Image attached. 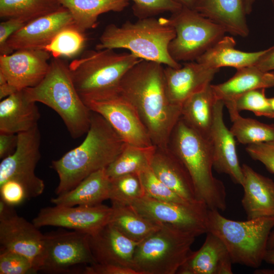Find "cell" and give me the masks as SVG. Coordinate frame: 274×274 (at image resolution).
<instances>
[{
    "instance_id": "ba28073f",
    "label": "cell",
    "mask_w": 274,
    "mask_h": 274,
    "mask_svg": "<svg viewBox=\"0 0 274 274\" xmlns=\"http://www.w3.org/2000/svg\"><path fill=\"white\" fill-rule=\"evenodd\" d=\"M192 233L169 226L160 228L140 242L133 268L138 274H175L185 262L195 239Z\"/></svg>"
},
{
    "instance_id": "d4e9b609",
    "label": "cell",
    "mask_w": 274,
    "mask_h": 274,
    "mask_svg": "<svg viewBox=\"0 0 274 274\" xmlns=\"http://www.w3.org/2000/svg\"><path fill=\"white\" fill-rule=\"evenodd\" d=\"M193 9L226 32L242 37L249 35L245 0H198Z\"/></svg>"
},
{
    "instance_id": "11a10c76",
    "label": "cell",
    "mask_w": 274,
    "mask_h": 274,
    "mask_svg": "<svg viewBox=\"0 0 274 274\" xmlns=\"http://www.w3.org/2000/svg\"><path fill=\"white\" fill-rule=\"evenodd\" d=\"M268 100H269L270 107L274 113V97L268 98Z\"/></svg>"
},
{
    "instance_id": "d590c367",
    "label": "cell",
    "mask_w": 274,
    "mask_h": 274,
    "mask_svg": "<svg viewBox=\"0 0 274 274\" xmlns=\"http://www.w3.org/2000/svg\"><path fill=\"white\" fill-rule=\"evenodd\" d=\"M145 195L137 174L125 175L111 179L109 199L112 203L129 206Z\"/></svg>"
},
{
    "instance_id": "44dd1931",
    "label": "cell",
    "mask_w": 274,
    "mask_h": 274,
    "mask_svg": "<svg viewBox=\"0 0 274 274\" xmlns=\"http://www.w3.org/2000/svg\"><path fill=\"white\" fill-rule=\"evenodd\" d=\"M150 166L155 176L179 195L193 203L202 202L197 196L188 170L167 147L156 146Z\"/></svg>"
},
{
    "instance_id": "8d00e7d4",
    "label": "cell",
    "mask_w": 274,
    "mask_h": 274,
    "mask_svg": "<svg viewBox=\"0 0 274 274\" xmlns=\"http://www.w3.org/2000/svg\"><path fill=\"white\" fill-rule=\"evenodd\" d=\"M264 88L257 89L244 93L226 107L228 110L237 111L246 110L252 112L258 116L274 118V113L270 107L268 98L266 97Z\"/></svg>"
},
{
    "instance_id": "f35d334b",
    "label": "cell",
    "mask_w": 274,
    "mask_h": 274,
    "mask_svg": "<svg viewBox=\"0 0 274 274\" xmlns=\"http://www.w3.org/2000/svg\"><path fill=\"white\" fill-rule=\"evenodd\" d=\"M39 272L25 256L3 247L0 248V274H33Z\"/></svg>"
},
{
    "instance_id": "7c38bea8",
    "label": "cell",
    "mask_w": 274,
    "mask_h": 274,
    "mask_svg": "<svg viewBox=\"0 0 274 274\" xmlns=\"http://www.w3.org/2000/svg\"><path fill=\"white\" fill-rule=\"evenodd\" d=\"M136 212L160 225L193 233H207L208 208L204 202L183 204L155 199L147 195L129 205Z\"/></svg>"
},
{
    "instance_id": "ee69618b",
    "label": "cell",
    "mask_w": 274,
    "mask_h": 274,
    "mask_svg": "<svg viewBox=\"0 0 274 274\" xmlns=\"http://www.w3.org/2000/svg\"><path fill=\"white\" fill-rule=\"evenodd\" d=\"M27 22L18 18H11L6 19L0 23V55L5 50L6 43L10 37L19 30Z\"/></svg>"
},
{
    "instance_id": "d6986e66",
    "label": "cell",
    "mask_w": 274,
    "mask_h": 274,
    "mask_svg": "<svg viewBox=\"0 0 274 274\" xmlns=\"http://www.w3.org/2000/svg\"><path fill=\"white\" fill-rule=\"evenodd\" d=\"M223 102L218 99L210 140L213 151V168L219 173L228 175L234 183L242 185L243 173L238 158L235 137L223 120Z\"/></svg>"
},
{
    "instance_id": "7bdbcfd3",
    "label": "cell",
    "mask_w": 274,
    "mask_h": 274,
    "mask_svg": "<svg viewBox=\"0 0 274 274\" xmlns=\"http://www.w3.org/2000/svg\"><path fill=\"white\" fill-rule=\"evenodd\" d=\"M83 274H138L133 268L111 264L96 263L85 266Z\"/></svg>"
},
{
    "instance_id": "d6a6232c",
    "label": "cell",
    "mask_w": 274,
    "mask_h": 274,
    "mask_svg": "<svg viewBox=\"0 0 274 274\" xmlns=\"http://www.w3.org/2000/svg\"><path fill=\"white\" fill-rule=\"evenodd\" d=\"M232 125L230 130L237 141L244 145L274 143V124L244 118L235 110L228 111Z\"/></svg>"
},
{
    "instance_id": "816d5d0a",
    "label": "cell",
    "mask_w": 274,
    "mask_h": 274,
    "mask_svg": "<svg viewBox=\"0 0 274 274\" xmlns=\"http://www.w3.org/2000/svg\"><path fill=\"white\" fill-rule=\"evenodd\" d=\"M273 1V0H271ZM255 0H245V9L247 14H250L252 10L253 4Z\"/></svg>"
},
{
    "instance_id": "4fadbf2b",
    "label": "cell",
    "mask_w": 274,
    "mask_h": 274,
    "mask_svg": "<svg viewBox=\"0 0 274 274\" xmlns=\"http://www.w3.org/2000/svg\"><path fill=\"white\" fill-rule=\"evenodd\" d=\"M112 212L111 207L102 204L95 206L54 205L41 209L32 222L39 228L55 226L92 235L109 223Z\"/></svg>"
},
{
    "instance_id": "e0dca14e",
    "label": "cell",
    "mask_w": 274,
    "mask_h": 274,
    "mask_svg": "<svg viewBox=\"0 0 274 274\" xmlns=\"http://www.w3.org/2000/svg\"><path fill=\"white\" fill-rule=\"evenodd\" d=\"M1 247L29 259L39 271L44 257V234L32 222L17 214L0 220Z\"/></svg>"
},
{
    "instance_id": "5bb4252c",
    "label": "cell",
    "mask_w": 274,
    "mask_h": 274,
    "mask_svg": "<svg viewBox=\"0 0 274 274\" xmlns=\"http://www.w3.org/2000/svg\"><path fill=\"white\" fill-rule=\"evenodd\" d=\"M85 104L91 111L104 118L127 144L139 147L154 145L135 108L119 94Z\"/></svg>"
},
{
    "instance_id": "60d3db41",
    "label": "cell",
    "mask_w": 274,
    "mask_h": 274,
    "mask_svg": "<svg viewBox=\"0 0 274 274\" xmlns=\"http://www.w3.org/2000/svg\"><path fill=\"white\" fill-rule=\"evenodd\" d=\"M1 199L15 207L30 199L25 188L20 183L9 180L0 184Z\"/></svg>"
},
{
    "instance_id": "836d02e7",
    "label": "cell",
    "mask_w": 274,
    "mask_h": 274,
    "mask_svg": "<svg viewBox=\"0 0 274 274\" xmlns=\"http://www.w3.org/2000/svg\"><path fill=\"white\" fill-rule=\"evenodd\" d=\"M62 7L58 0H0V17L20 18L27 23Z\"/></svg>"
},
{
    "instance_id": "7dc6e473",
    "label": "cell",
    "mask_w": 274,
    "mask_h": 274,
    "mask_svg": "<svg viewBox=\"0 0 274 274\" xmlns=\"http://www.w3.org/2000/svg\"><path fill=\"white\" fill-rule=\"evenodd\" d=\"M18 91L9 84L4 76L0 73V99L2 100Z\"/></svg>"
},
{
    "instance_id": "8992f818",
    "label": "cell",
    "mask_w": 274,
    "mask_h": 274,
    "mask_svg": "<svg viewBox=\"0 0 274 274\" xmlns=\"http://www.w3.org/2000/svg\"><path fill=\"white\" fill-rule=\"evenodd\" d=\"M24 91L29 100L42 103L55 111L73 139L87 132L91 111L78 94L68 65L60 58L53 57L47 74L38 85Z\"/></svg>"
},
{
    "instance_id": "f546056e",
    "label": "cell",
    "mask_w": 274,
    "mask_h": 274,
    "mask_svg": "<svg viewBox=\"0 0 274 274\" xmlns=\"http://www.w3.org/2000/svg\"><path fill=\"white\" fill-rule=\"evenodd\" d=\"M70 12L74 25L84 32L96 26L98 16L109 12H119L129 5V0H58Z\"/></svg>"
},
{
    "instance_id": "bcb514c9",
    "label": "cell",
    "mask_w": 274,
    "mask_h": 274,
    "mask_svg": "<svg viewBox=\"0 0 274 274\" xmlns=\"http://www.w3.org/2000/svg\"><path fill=\"white\" fill-rule=\"evenodd\" d=\"M255 65L264 72H271L274 70V46L269 48V51Z\"/></svg>"
},
{
    "instance_id": "2e32d148",
    "label": "cell",
    "mask_w": 274,
    "mask_h": 274,
    "mask_svg": "<svg viewBox=\"0 0 274 274\" xmlns=\"http://www.w3.org/2000/svg\"><path fill=\"white\" fill-rule=\"evenodd\" d=\"M74 24L70 12L62 7L27 22L10 37L1 55L20 49H44L61 30Z\"/></svg>"
},
{
    "instance_id": "ab89813d",
    "label": "cell",
    "mask_w": 274,
    "mask_h": 274,
    "mask_svg": "<svg viewBox=\"0 0 274 274\" xmlns=\"http://www.w3.org/2000/svg\"><path fill=\"white\" fill-rule=\"evenodd\" d=\"M133 2V15L138 19L155 17L159 14L175 13L183 7L176 0H129Z\"/></svg>"
},
{
    "instance_id": "4316f807",
    "label": "cell",
    "mask_w": 274,
    "mask_h": 274,
    "mask_svg": "<svg viewBox=\"0 0 274 274\" xmlns=\"http://www.w3.org/2000/svg\"><path fill=\"white\" fill-rule=\"evenodd\" d=\"M111 179L106 168L97 170L81 181L76 187L51 199L54 205L95 206L109 198Z\"/></svg>"
},
{
    "instance_id": "3957f363",
    "label": "cell",
    "mask_w": 274,
    "mask_h": 274,
    "mask_svg": "<svg viewBox=\"0 0 274 274\" xmlns=\"http://www.w3.org/2000/svg\"><path fill=\"white\" fill-rule=\"evenodd\" d=\"M167 147L188 170L198 199L209 209L224 211L227 207L226 189L212 172L213 151L210 140L192 129L180 118Z\"/></svg>"
},
{
    "instance_id": "f907efd6",
    "label": "cell",
    "mask_w": 274,
    "mask_h": 274,
    "mask_svg": "<svg viewBox=\"0 0 274 274\" xmlns=\"http://www.w3.org/2000/svg\"><path fill=\"white\" fill-rule=\"evenodd\" d=\"M183 7L193 9L198 0H176Z\"/></svg>"
},
{
    "instance_id": "6da1fadb",
    "label": "cell",
    "mask_w": 274,
    "mask_h": 274,
    "mask_svg": "<svg viewBox=\"0 0 274 274\" xmlns=\"http://www.w3.org/2000/svg\"><path fill=\"white\" fill-rule=\"evenodd\" d=\"M119 94L135 108L153 145L167 147L181 107L172 104L167 96L163 64L141 60L123 76Z\"/></svg>"
},
{
    "instance_id": "c3c4849f",
    "label": "cell",
    "mask_w": 274,
    "mask_h": 274,
    "mask_svg": "<svg viewBox=\"0 0 274 274\" xmlns=\"http://www.w3.org/2000/svg\"><path fill=\"white\" fill-rule=\"evenodd\" d=\"M17 214L14 207L7 204L0 199V220L9 218Z\"/></svg>"
},
{
    "instance_id": "cb8c5ba5",
    "label": "cell",
    "mask_w": 274,
    "mask_h": 274,
    "mask_svg": "<svg viewBox=\"0 0 274 274\" xmlns=\"http://www.w3.org/2000/svg\"><path fill=\"white\" fill-rule=\"evenodd\" d=\"M36 103L27 98L24 89L2 99L0 132L18 134L38 126L40 114Z\"/></svg>"
},
{
    "instance_id": "277c9868",
    "label": "cell",
    "mask_w": 274,
    "mask_h": 274,
    "mask_svg": "<svg viewBox=\"0 0 274 274\" xmlns=\"http://www.w3.org/2000/svg\"><path fill=\"white\" fill-rule=\"evenodd\" d=\"M176 36L170 19L155 17L127 21L121 26L110 24L104 29L95 49H124L139 58L178 68L182 64L168 52Z\"/></svg>"
},
{
    "instance_id": "e575fe53",
    "label": "cell",
    "mask_w": 274,
    "mask_h": 274,
    "mask_svg": "<svg viewBox=\"0 0 274 274\" xmlns=\"http://www.w3.org/2000/svg\"><path fill=\"white\" fill-rule=\"evenodd\" d=\"M86 41L84 32L71 25L61 30L44 50L54 58L73 57L83 50Z\"/></svg>"
},
{
    "instance_id": "1f68e13d",
    "label": "cell",
    "mask_w": 274,
    "mask_h": 274,
    "mask_svg": "<svg viewBox=\"0 0 274 274\" xmlns=\"http://www.w3.org/2000/svg\"><path fill=\"white\" fill-rule=\"evenodd\" d=\"M156 146L139 147L127 144L118 157L106 168L110 179L138 174L150 166Z\"/></svg>"
},
{
    "instance_id": "ffe728a7",
    "label": "cell",
    "mask_w": 274,
    "mask_h": 274,
    "mask_svg": "<svg viewBox=\"0 0 274 274\" xmlns=\"http://www.w3.org/2000/svg\"><path fill=\"white\" fill-rule=\"evenodd\" d=\"M89 243L96 263L133 268V258L139 242L128 238L108 223L97 233L89 235Z\"/></svg>"
},
{
    "instance_id": "4dcf8cb0",
    "label": "cell",
    "mask_w": 274,
    "mask_h": 274,
    "mask_svg": "<svg viewBox=\"0 0 274 274\" xmlns=\"http://www.w3.org/2000/svg\"><path fill=\"white\" fill-rule=\"evenodd\" d=\"M110 224L128 238L140 242L161 225L141 215L129 206L112 203Z\"/></svg>"
},
{
    "instance_id": "484cf974",
    "label": "cell",
    "mask_w": 274,
    "mask_h": 274,
    "mask_svg": "<svg viewBox=\"0 0 274 274\" xmlns=\"http://www.w3.org/2000/svg\"><path fill=\"white\" fill-rule=\"evenodd\" d=\"M212 86L217 99L226 107L244 93L274 87V72L263 71L256 65L246 66L237 69L234 76L226 82Z\"/></svg>"
},
{
    "instance_id": "52a82bcc",
    "label": "cell",
    "mask_w": 274,
    "mask_h": 274,
    "mask_svg": "<svg viewBox=\"0 0 274 274\" xmlns=\"http://www.w3.org/2000/svg\"><path fill=\"white\" fill-rule=\"evenodd\" d=\"M219 211L208 209V232L224 243L232 264L258 268L267 250L268 237L274 227V216L238 221L224 217Z\"/></svg>"
},
{
    "instance_id": "f5cc1de1",
    "label": "cell",
    "mask_w": 274,
    "mask_h": 274,
    "mask_svg": "<svg viewBox=\"0 0 274 274\" xmlns=\"http://www.w3.org/2000/svg\"><path fill=\"white\" fill-rule=\"evenodd\" d=\"M256 274H274V268L273 269H259L257 268L254 271Z\"/></svg>"
},
{
    "instance_id": "f1b7e54d",
    "label": "cell",
    "mask_w": 274,
    "mask_h": 274,
    "mask_svg": "<svg viewBox=\"0 0 274 274\" xmlns=\"http://www.w3.org/2000/svg\"><path fill=\"white\" fill-rule=\"evenodd\" d=\"M217 100L210 84L183 102L180 118L192 129L210 139Z\"/></svg>"
},
{
    "instance_id": "f6af8a7d",
    "label": "cell",
    "mask_w": 274,
    "mask_h": 274,
    "mask_svg": "<svg viewBox=\"0 0 274 274\" xmlns=\"http://www.w3.org/2000/svg\"><path fill=\"white\" fill-rule=\"evenodd\" d=\"M17 134L0 132V158L13 153L17 146Z\"/></svg>"
},
{
    "instance_id": "83f0119b",
    "label": "cell",
    "mask_w": 274,
    "mask_h": 274,
    "mask_svg": "<svg viewBox=\"0 0 274 274\" xmlns=\"http://www.w3.org/2000/svg\"><path fill=\"white\" fill-rule=\"evenodd\" d=\"M235 44L232 37L224 36L196 61L211 68L232 67L237 70L256 65L269 49L247 52L236 49Z\"/></svg>"
},
{
    "instance_id": "681fc988",
    "label": "cell",
    "mask_w": 274,
    "mask_h": 274,
    "mask_svg": "<svg viewBox=\"0 0 274 274\" xmlns=\"http://www.w3.org/2000/svg\"><path fill=\"white\" fill-rule=\"evenodd\" d=\"M264 261L268 263L274 265V248L267 249Z\"/></svg>"
},
{
    "instance_id": "9c48e42d",
    "label": "cell",
    "mask_w": 274,
    "mask_h": 274,
    "mask_svg": "<svg viewBox=\"0 0 274 274\" xmlns=\"http://www.w3.org/2000/svg\"><path fill=\"white\" fill-rule=\"evenodd\" d=\"M169 19L176 36L169 44L168 52L179 63L196 61L226 32L219 25L184 7Z\"/></svg>"
},
{
    "instance_id": "db71d44e",
    "label": "cell",
    "mask_w": 274,
    "mask_h": 274,
    "mask_svg": "<svg viewBox=\"0 0 274 274\" xmlns=\"http://www.w3.org/2000/svg\"><path fill=\"white\" fill-rule=\"evenodd\" d=\"M274 248V230L271 231L268 242H267V249H270Z\"/></svg>"
},
{
    "instance_id": "b9f144b4",
    "label": "cell",
    "mask_w": 274,
    "mask_h": 274,
    "mask_svg": "<svg viewBox=\"0 0 274 274\" xmlns=\"http://www.w3.org/2000/svg\"><path fill=\"white\" fill-rule=\"evenodd\" d=\"M246 150L254 160L261 162L274 174V143H260L247 145Z\"/></svg>"
},
{
    "instance_id": "30bf717a",
    "label": "cell",
    "mask_w": 274,
    "mask_h": 274,
    "mask_svg": "<svg viewBox=\"0 0 274 274\" xmlns=\"http://www.w3.org/2000/svg\"><path fill=\"white\" fill-rule=\"evenodd\" d=\"M44 257L40 271L47 273L79 272L96 263L89 235L78 231H56L44 234Z\"/></svg>"
},
{
    "instance_id": "603a6c76",
    "label": "cell",
    "mask_w": 274,
    "mask_h": 274,
    "mask_svg": "<svg viewBox=\"0 0 274 274\" xmlns=\"http://www.w3.org/2000/svg\"><path fill=\"white\" fill-rule=\"evenodd\" d=\"M242 167L244 178L242 204L247 219L274 216V181L246 164Z\"/></svg>"
},
{
    "instance_id": "5b68a950",
    "label": "cell",
    "mask_w": 274,
    "mask_h": 274,
    "mask_svg": "<svg viewBox=\"0 0 274 274\" xmlns=\"http://www.w3.org/2000/svg\"><path fill=\"white\" fill-rule=\"evenodd\" d=\"M142 60L130 52L90 50L73 60L68 67L75 87L85 103L118 94L124 75Z\"/></svg>"
},
{
    "instance_id": "9a60e30c",
    "label": "cell",
    "mask_w": 274,
    "mask_h": 274,
    "mask_svg": "<svg viewBox=\"0 0 274 274\" xmlns=\"http://www.w3.org/2000/svg\"><path fill=\"white\" fill-rule=\"evenodd\" d=\"M50 55L44 49H20L0 55V73L18 91L35 87L48 72Z\"/></svg>"
},
{
    "instance_id": "8fae6325",
    "label": "cell",
    "mask_w": 274,
    "mask_h": 274,
    "mask_svg": "<svg viewBox=\"0 0 274 274\" xmlns=\"http://www.w3.org/2000/svg\"><path fill=\"white\" fill-rule=\"evenodd\" d=\"M14 152L0 163V184L13 180L26 189L30 199L41 195L45 189L43 180L35 174L41 158V133L38 126L17 134Z\"/></svg>"
},
{
    "instance_id": "74e56055",
    "label": "cell",
    "mask_w": 274,
    "mask_h": 274,
    "mask_svg": "<svg viewBox=\"0 0 274 274\" xmlns=\"http://www.w3.org/2000/svg\"><path fill=\"white\" fill-rule=\"evenodd\" d=\"M138 175L145 195L163 201L183 204L196 203L184 199L166 186L155 176L150 166L141 171Z\"/></svg>"
},
{
    "instance_id": "ac0fdd59",
    "label": "cell",
    "mask_w": 274,
    "mask_h": 274,
    "mask_svg": "<svg viewBox=\"0 0 274 274\" xmlns=\"http://www.w3.org/2000/svg\"><path fill=\"white\" fill-rule=\"evenodd\" d=\"M219 71L196 61L186 62L178 68L165 66L164 83L169 100L181 107L188 98L210 84Z\"/></svg>"
},
{
    "instance_id": "7a4b0ae2",
    "label": "cell",
    "mask_w": 274,
    "mask_h": 274,
    "mask_svg": "<svg viewBox=\"0 0 274 274\" xmlns=\"http://www.w3.org/2000/svg\"><path fill=\"white\" fill-rule=\"evenodd\" d=\"M86 133L80 145L52 162L51 167L59 178L57 195L73 189L91 174L106 168L127 145L104 118L93 111Z\"/></svg>"
},
{
    "instance_id": "7402d4cb",
    "label": "cell",
    "mask_w": 274,
    "mask_h": 274,
    "mask_svg": "<svg viewBox=\"0 0 274 274\" xmlns=\"http://www.w3.org/2000/svg\"><path fill=\"white\" fill-rule=\"evenodd\" d=\"M232 261L224 243L208 232L200 248L191 251L178 274H232Z\"/></svg>"
}]
</instances>
